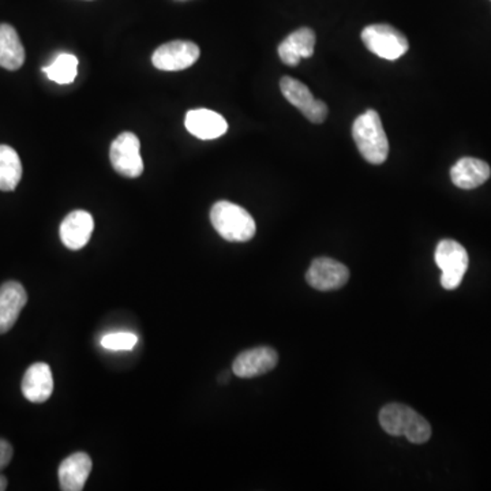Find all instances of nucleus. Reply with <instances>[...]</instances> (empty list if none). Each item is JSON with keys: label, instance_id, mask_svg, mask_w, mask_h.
Returning <instances> with one entry per match:
<instances>
[{"label": "nucleus", "instance_id": "f257e3e1", "mask_svg": "<svg viewBox=\"0 0 491 491\" xmlns=\"http://www.w3.org/2000/svg\"><path fill=\"white\" fill-rule=\"evenodd\" d=\"M379 424L389 435L406 437L409 442L424 443L432 437V426L415 409L404 404H388L379 413Z\"/></svg>", "mask_w": 491, "mask_h": 491}, {"label": "nucleus", "instance_id": "f03ea898", "mask_svg": "<svg viewBox=\"0 0 491 491\" xmlns=\"http://www.w3.org/2000/svg\"><path fill=\"white\" fill-rule=\"evenodd\" d=\"M353 137L364 160L374 165L385 163L389 155V142L379 112L366 111L353 121Z\"/></svg>", "mask_w": 491, "mask_h": 491}, {"label": "nucleus", "instance_id": "7ed1b4c3", "mask_svg": "<svg viewBox=\"0 0 491 491\" xmlns=\"http://www.w3.org/2000/svg\"><path fill=\"white\" fill-rule=\"evenodd\" d=\"M213 228L228 242H249L257 231L254 219L237 203L219 201L210 210Z\"/></svg>", "mask_w": 491, "mask_h": 491}, {"label": "nucleus", "instance_id": "20e7f679", "mask_svg": "<svg viewBox=\"0 0 491 491\" xmlns=\"http://www.w3.org/2000/svg\"><path fill=\"white\" fill-rule=\"evenodd\" d=\"M434 258L442 272L441 285L443 289L449 291L458 289L469 269L467 250L456 240L443 239L437 245Z\"/></svg>", "mask_w": 491, "mask_h": 491}, {"label": "nucleus", "instance_id": "39448f33", "mask_svg": "<svg viewBox=\"0 0 491 491\" xmlns=\"http://www.w3.org/2000/svg\"><path fill=\"white\" fill-rule=\"evenodd\" d=\"M362 41L369 51L387 60H397L409 49L406 36L387 23H377L364 28L362 31Z\"/></svg>", "mask_w": 491, "mask_h": 491}, {"label": "nucleus", "instance_id": "423d86ee", "mask_svg": "<svg viewBox=\"0 0 491 491\" xmlns=\"http://www.w3.org/2000/svg\"><path fill=\"white\" fill-rule=\"evenodd\" d=\"M138 137L130 131L119 134L111 145L110 160L113 170L125 178L136 179L144 173V161L139 155Z\"/></svg>", "mask_w": 491, "mask_h": 491}, {"label": "nucleus", "instance_id": "0eeeda50", "mask_svg": "<svg viewBox=\"0 0 491 491\" xmlns=\"http://www.w3.org/2000/svg\"><path fill=\"white\" fill-rule=\"evenodd\" d=\"M200 47L192 41H171L156 49L152 63L157 70L181 71L194 65L200 58Z\"/></svg>", "mask_w": 491, "mask_h": 491}, {"label": "nucleus", "instance_id": "6e6552de", "mask_svg": "<svg viewBox=\"0 0 491 491\" xmlns=\"http://www.w3.org/2000/svg\"><path fill=\"white\" fill-rule=\"evenodd\" d=\"M306 280L318 291H334L342 289L350 280V271L344 263L332 258L319 257L311 263Z\"/></svg>", "mask_w": 491, "mask_h": 491}, {"label": "nucleus", "instance_id": "1a4fd4ad", "mask_svg": "<svg viewBox=\"0 0 491 491\" xmlns=\"http://www.w3.org/2000/svg\"><path fill=\"white\" fill-rule=\"evenodd\" d=\"M277 362L279 355L273 348H253L237 356L232 364V371L240 379H254L273 370Z\"/></svg>", "mask_w": 491, "mask_h": 491}, {"label": "nucleus", "instance_id": "9d476101", "mask_svg": "<svg viewBox=\"0 0 491 491\" xmlns=\"http://www.w3.org/2000/svg\"><path fill=\"white\" fill-rule=\"evenodd\" d=\"M94 221L86 210H74L60 224V239L70 250L85 247L94 234Z\"/></svg>", "mask_w": 491, "mask_h": 491}, {"label": "nucleus", "instance_id": "9b49d317", "mask_svg": "<svg viewBox=\"0 0 491 491\" xmlns=\"http://www.w3.org/2000/svg\"><path fill=\"white\" fill-rule=\"evenodd\" d=\"M26 302L28 294L21 282L7 281L0 287V335L14 326Z\"/></svg>", "mask_w": 491, "mask_h": 491}, {"label": "nucleus", "instance_id": "f8f14e48", "mask_svg": "<svg viewBox=\"0 0 491 491\" xmlns=\"http://www.w3.org/2000/svg\"><path fill=\"white\" fill-rule=\"evenodd\" d=\"M23 396L26 400L31 403H44L51 397L54 393V377H52L51 367L43 362L31 364L23 376L22 385Z\"/></svg>", "mask_w": 491, "mask_h": 491}, {"label": "nucleus", "instance_id": "ddd939ff", "mask_svg": "<svg viewBox=\"0 0 491 491\" xmlns=\"http://www.w3.org/2000/svg\"><path fill=\"white\" fill-rule=\"evenodd\" d=\"M184 126L190 134L200 139H216L228 130V123L220 113L203 108L189 111Z\"/></svg>", "mask_w": 491, "mask_h": 491}, {"label": "nucleus", "instance_id": "4468645a", "mask_svg": "<svg viewBox=\"0 0 491 491\" xmlns=\"http://www.w3.org/2000/svg\"><path fill=\"white\" fill-rule=\"evenodd\" d=\"M92 471V459L84 452L66 458L59 466V483L63 491H81Z\"/></svg>", "mask_w": 491, "mask_h": 491}, {"label": "nucleus", "instance_id": "2eb2a0df", "mask_svg": "<svg viewBox=\"0 0 491 491\" xmlns=\"http://www.w3.org/2000/svg\"><path fill=\"white\" fill-rule=\"evenodd\" d=\"M316 47V33L311 29L300 28L290 34L279 46V57L287 66H298L300 59L310 58Z\"/></svg>", "mask_w": 491, "mask_h": 491}, {"label": "nucleus", "instance_id": "dca6fc26", "mask_svg": "<svg viewBox=\"0 0 491 491\" xmlns=\"http://www.w3.org/2000/svg\"><path fill=\"white\" fill-rule=\"evenodd\" d=\"M491 170L486 161L463 157L451 170V179L459 189L472 190L482 186L490 178Z\"/></svg>", "mask_w": 491, "mask_h": 491}, {"label": "nucleus", "instance_id": "f3484780", "mask_svg": "<svg viewBox=\"0 0 491 491\" xmlns=\"http://www.w3.org/2000/svg\"><path fill=\"white\" fill-rule=\"evenodd\" d=\"M25 63V49L17 31L9 23H0V66L14 71Z\"/></svg>", "mask_w": 491, "mask_h": 491}, {"label": "nucleus", "instance_id": "a211bd4d", "mask_svg": "<svg viewBox=\"0 0 491 491\" xmlns=\"http://www.w3.org/2000/svg\"><path fill=\"white\" fill-rule=\"evenodd\" d=\"M22 178L20 156L9 145H0V190L13 192Z\"/></svg>", "mask_w": 491, "mask_h": 491}, {"label": "nucleus", "instance_id": "6ab92c4d", "mask_svg": "<svg viewBox=\"0 0 491 491\" xmlns=\"http://www.w3.org/2000/svg\"><path fill=\"white\" fill-rule=\"evenodd\" d=\"M280 89H281L282 96L289 100L290 104L297 107L300 112H305L316 100L305 84L291 78V76H282L280 81Z\"/></svg>", "mask_w": 491, "mask_h": 491}, {"label": "nucleus", "instance_id": "aec40b11", "mask_svg": "<svg viewBox=\"0 0 491 491\" xmlns=\"http://www.w3.org/2000/svg\"><path fill=\"white\" fill-rule=\"evenodd\" d=\"M76 67H78V59L74 55L60 54L51 65L44 67L43 71L51 81L60 85H67V84H73L76 79L78 74Z\"/></svg>", "mask_w": 491, "mask_h": 491}, {"label": "nucleus", "instance_id": "412c9836", "mask_svg": "<svg viewBox=\"0 0 491 491\" xmlns=\"http://www.w3.org/2000/svg\"><path fill=\"white\" fill-rule=\"evenodd\" d=\"M138 343V336L131 332H115L105 335L102 345L111 351H131Z\"/></svg>", "mask_w": 491, "mask_h": 491}, {"label": "nucleus", "instance_id": "4be33fe9", "mask_svg": "<svg viewBox=\"0 0 491 491\" xmlns=\"http://www.w3.org/2000/svg\"><path fill=\"white\" fill-rule=\"evenodd\" d=\"M302 113L306 119H308V121H311V123H317V125H319V123H322V121L326 119L327 105L325 104L322 100L316 99L314 100L313 104H311L310 107H308V110Z\"/></svg>", "mask_w": 491, "mask_h": 491}, {"label": "nucleus", "instance_id": "5701e85b", "mask_svg": "<svg viewBox=\"0 0 491 491\" xmlns=\"http://www.w3.org/2000/svg\"><path fill=\"white\" fill-rule=\"evenodd\" d=\"M13 459V446L9 441L0 438V471H4Z\"/></svg>", "mask_w": 491, "mask_h": 491}, {"label": "nucleus", "instance_id": "b1692460", "mask_svg": "<svg viewBox=\"0 0 491 491\" xmlns=\"http://www.w3.org/2000/svg\"><path fill=\"white\" fill-rule=\"evenodd\" d=\"M7 479L6 477H4V475H0V491H4L7 488Z\"/></svg>", "mask_w": 491, "mask_h": 491}]
</instances>
